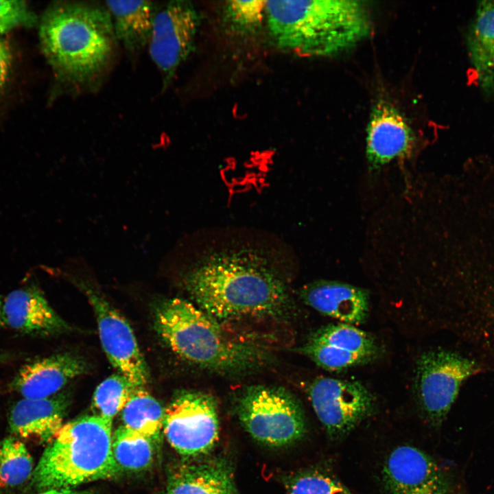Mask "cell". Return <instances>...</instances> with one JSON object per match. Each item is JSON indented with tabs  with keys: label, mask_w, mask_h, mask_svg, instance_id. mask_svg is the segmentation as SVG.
Here are the masks:
<instances>
[{
	"label": "cell",
	"mask_w": 494,
	"mask_h": 494,
	"mask_svg": "<svg viewBox=\"0 0 494 494\" xmlns=\"http://www.w3.org/2000/svg\"><path fill=\"white\" fill-rule=\"evenodd\" d=\"M281 257L250 245L209 250L185 272L183 285L198 308L218 322L285 318L291 299Z\"/></svg>",
	"instance_id": "6da1fadb"
},
{
	"label": "cell",
	"mask_w": 494,
	"mask_h": 494,
	"mask_svg": "<svg viewBox=\"0 0 494 494\" xmlns=\"http://www.w3.org/2000/svg\"><path fill=\"white\" fill-rule=\"evenodd\" d=\"M39 40L56 75L75 86L91 84L104 73L117 41L107 8L77 1L48 6L40 21Z\"/></svg>",
	"instance_id": "7a4b0ae2"
},
{
	"label": "cell",
	"mask_w": 494,
	"mask_h": 494,
	"mask_svg": "<svg viewBox=\"0 0 494 494\" xmlns=\"http://www.w3.org/2000/svg\"><path fill=\"white\" fill-rule=\"evenodd\" d=\"M266 18L277 47L308 56L351 49L371 28L366 6L353 0L266 1Z\"/></svg>",
	"instance_id": "3957f363"
},
{
	"label": "cell",
	"mask_w": 494,
	"mask_h": 494,
	"mask_svg": "<svg viewBox=\"0 0 494 494\" xmlns=\"http://www.w3.org/2000/svg\"><path fill=\"white\" fill-rule=\"evenodd\" d=\"M155 325L175 353L204 368L242 373L268 361L263 349L229 337L218 322L182 298L161 303L156 311Z\"/></svg>",
	"instance_id": "277c9868"
},
{
	"label": "cell",
	"mask_w": 494,
	"mask_h": 494,
	"mask_svg": "<svg viewBox=\"0 0 494 494\" xmlns=\"http://www.w3.org/2000/svg\"><path fill=\"white\" fill-rule=\"evenodd\" d=\"M112 425L97 414L64 424L35 467L34 486L41 491L73 489L115 477L121 471L112 452Z\"/></svg>",
	"instance_id": "5b68a950"
},
{
	"label": "cell",
	"mask_w": 494,
	"mask_h": 494,
	"mask_svg": "<svg viewBox=\"0 0 494 494\" xmlns=\"http://www.w3.org/2000/svg\"><path fill=\"white\" fill-rule=\"evenodd\" d=\"M236 413L242 426L257 441L284 447L307 432L303 410L290 392L281 388L252 386L237 399Z\"/></svg>",
	"instance_id": "8992f818"
},
{
	"label": "cell",
	"mask_w": 494,
	"mask_h": 494,
	"mask_svg": "<svg viewBox=\"0 0 494 494\" xmlns=\"http://www.w3.org/2000/svg\"><path fill=\"white\" fill-rule=\"evenodd\" d=\"M478 372L474 362L454 352L432 350L419 356L414 391L419 410L428 424L438 427L443 423L463 382Z\"/></svg>",
	"instance_id": "52a82bcc"
},
{
	"label": "cell",
	"mask_w": 494,
	"mask_h": 494,
	"mask_svg": "<svg viewBox=\"0 0 494 494\" xmlns=\"http://www.w3.org/2000/svg\"><path fill=\"white\" fill-rule=\"evenodd\" d=\"M219 430L217 404L207 393L183 392L165 409L163 432L182 456L208 454L218 440Z\"/></svg>",
	"instance_id": "ba28073f"
},
{
	"label": "cell",
	"mask_w": 494,
	"mask_h": 494,
	"mask_svg": "<svg viewBox=\"0 0 494 494\" xmlns=\"http://www.w3.org/2000/svg\"><path fill=\"white\" fill-rule=\"evenodd\" d=\"M308 393L316 416L335 440L349 434L375 408L373 395L358 381L318 377Z\"/></svg>",
	"instance_id": "9c48e42d"
},
{
	"label": "cell",
	"mask_w": 494,
	"mask_h": 494,
	"mask_svg": "<svg viewBox=\"0 0 494 494\" xmlns=\"http://www.w3.org/2000/svg\"><path fill=\"white\" fill-rule=\"evenodd\" d=\"M200 22L197 10L188 1H172L157 8L148 45L163 75L164 87L193 49Z\"/></svg>",
	"instance_id": "30bf717a"
},
{
	"label": "cell",
	"mask_w": 494,
	"mask_h": 494,
	"mask_svg": "<svg viewBox=\"0 0 494 494\" xmlns=\"http://www.w3.org/2000/svg\"><path fill=\"white\" fill-rule=\"evenodd\" d=\"M87 296L97 322L100 341L110 364L134 388L143 387L149 372L130 325L102 296L91 290Z\"/></svg>",
	"instance_id": "8fae6325"
},
{
	"label": "cell",
	"mask_w": 494,
	"mask_h": 494,
	"mask_svg": "<svg viewBox=\"0 0 494 494\" xmlns=\"http://www.w3.org/2000/svg\"><path fill=\"white\" fill-rule=\"evenodd\" d=\"M318 366L342 370L372 360L378 347L372 336L346 323L331 324L315 331L297 349Z\"/></svg>",
	"instance_id": "7c38bea8"
},
{
	"label": "cell",
	"mask_w": 494,
	"mask_h": 494,
	"mask_svg": "<svg viewBox=\"0 0 494 494\" xmlns=\"http://www.w3.org/2000/svg\"><path fill=\"white\" fill-rule=\"evenodd\" d=\"M382 475L390 494H445L453 488L433 458L409 445L397 447L390 453Z\"/></svg>",
	"instance_id": "4fadbf2b"
},
{
	"label": "cell",
	"mask_w": 494,
	"mask_h": 494,
	"mask_svg": "<svg viewBox=\"0 0 494 494\" xmlns=\"http://www.w3.org/2000/svg\"><path fill=\"white\" fill-rule=\"evenodd\" d=\"M414 137L405 118L390 102L381 99L373 106L366 136V156L371 171L409 154Z\"/></svg>",
	"instance_id": "5bb4252c"
},
{
	"label": "cell",
	"mask_w": 494,
	"mask_h": 494,
	"mask_svg": "<svg viewBox=\"0 0 494 494\" xmlns=\"http://www.w3.org/2000/svg\"><path fill=\"white\" fill-rule=\"evenodd\" d=\"M86 369L87 365L82 357L70 353H59L23 366L10 387L23 398H47L56 395Z\"/></svg>",
	"instance_id": "9a60e30c"
},
{
	"label": "cell",
	"mask_w": 494,
	"mask_h": 494,
	"mask_svg": "<svg viewBox=\"0 0 494 494\" xmlns=\"http://www.w3.org/2000/svg\"><path fill=\"white\" fill-rule=\"evenodd\" d=\"M164 494H239L231 462L213 457L183 462L169 471Z\"/></svg>",
	"instance_id": "2e32d148"
},
{
	"label": "cell",
	"mask_w": 494,
	"mask_h": 494,
	"mask_svg": "<svg viewBox=\"0 0 494 494\" xmlns=\"http://www.w3.org/2000/svg\"><path fill=\"white\" fill-rule=\"evenodd\" d=\"M299 295L309 307L346 324L362 323L368 316L369 294L360 287L320 280L303 286Z\"/></svg>",
	"instance_id": "e0dca14e"
},
{
	"label": "cell",
	"mask_w": 494,
	"mask_h": 494,
	"mask_svg": "<svg viewBox=\"0 0 494 494\" xmlns=\"http://www.w3.org/2000/svg\"><path fill=\"white\" fill-rule=\"evenodd\" d=\"M3 309L5 325L27 335L49 336L67 327L33 285L9 293L3 301Z\"/></svg>",
	"instance_id": "ac0fdd59"
},
{
	"label": "cell",
	"mask_w": 494,
	"mask_h": 494,
	"mask_svg": "<svg viewBox=\"0 0 494 494\" xmlns=\"http://www.w3.org/2000/svg\"><path fill=\"white\" fill-rule=\"evenodd\" d=\"M67 407L68 399L64 395L42 399L23 398L10 412V430L21 438L52 440L64 425Z\"/></svg>",
	"instance_id": "d6986e66"
},
{
	"label": "cell",
	"mask_w": 494,
	"mask_h": 494,
	"mask_svg": "<svg viewBox=\"0 0 494 494\" xmlns=\"http://www.w3.org/2000/svg\"><path fill=\"white\" fill-rule=\"evenodd\" d=\"M469 59L479 87L494 95V1L478 2L467 33Z\"/></svg>",
	"instance_id": "ffe728a7"
},
{
	"label": "cell",
	"mask_w": 494,
	"mask_h": 494,
	"mask_svg": "<svg viewBox=\"0 0 494 494\" xmlns=\"http://www.w3.org/2000/svg\"><path fill=\"white\" fill-rule=\"evenodd\" d=\"M115 34L124 47L135 51L148 45L156 5L148 1H108Z\"/></svg>",
	"instance_id": "44dd1931"
},
{
	"label": "cell",
	"mask_w": 494,
	"mask_h": 494,
	"mask_svg": "<svg viewBox=\"0 0 494 494\" xmlns=\"http://www.w3.org/2000/svg\"><path fill=\"white\" fill-rule=\"evenodd\" d=\"M165 410L143 387L136 388L121 410L124 427L160 442Z\"/></svg>",
	"instance_id": "7402d4cb"
},
{
	"label": "cell",
	"mask_w": 494,
	"mask_h": 494,
	"mask_svg": "<svg viewBox=\"0 0 494 494\" xmlns=\"http://www.w3.org/2000/svg\"><path fill=\"white\" fill-rule=\"evenodd\" d=\"M155 443L148 437L119 426L113 434L112 452L121 471L139 472L154 460Z\"/></svg>",
	"instance_id": "603a6c76"
},
{
	"label": "cell",
	"mask_w": 494,
	"mask_h": 494,
	"mask_svg": "<svg viewBox=\"0 0 494 494\" xmlns=\"http://www.w3.org/2000/svg\"><path fill=\"white\" fill-rule=\"evenodd\" d=\"M266 16V1H227L222 8V21L233 35L249 37L261 30Z\"/></svg>",
	"instance_id": "cb8c5ba5"
},
{
	"label": "cell",
	"mask_w": 494,
	"mask_h": 494,
	"mask_svg": "<svg viewBox=\"0 0 494 494\" xmlns=\"http://www.w3.org/2000/svg\"><path fill=\"white\" fill-rule=\"evenodd\" d=\"M35 467L25 444L14 436L3 439L0 445V482L16 486L32 477Z\"/></svg>",
	"instance_id": "d4e9b609"
},
{
	"label": "cell",
	"mask_w": 494,
	"mask_h": 494,
	"mask_svg": "<svg viewBox=\"0 0 494 494\" xmlns=\"http://www.w3.org/2000/svg\"><path fill=\"white\" fill-rule=\"evenodd\" d=\"M135 389L120 373L104 379L97 387L93 395V407L97 415L113 422L114 417L121 412Z\"/></svg>",
	"instance_id": "484cf974"
},
{
	"label": "cell",
	"mask_w": 494,
	"mask_h": 494,
	"mask_svg": "<svg viewBox=\"0 0 494 494\" xmlns=\"http://www.w3.org/2000/svg\"><path fill=\"white\" fill-rule=\"evenodd\" d=\"M288 494H351L341 483L318 472L303 474L291 483Z\"/></svg>",
	"instance_id": "4316f807"
},
{
	"label": "cell",
	"mask_w": 494,
	"mask_h": 494,
	"mask_svg": "<svg viewBox=\"0 0 494 494\" xmlns=\"http://www.w3.org/2000/svg\"><path fill=\"white\" fill-rule=\"evenodd\" d=\"M36 22V16L23 1H0V34L16 27H31Z\"/></svg>",
	"instance_id": "83f0119b"
},
{
	"label": "cell",
	"mask_w": 494,
	"mask_h": 494,
	"mask_svg": "<svg viewBox=\"0 0 494 494\" xmlns=\"http://www.w3.org/2000/svg\"><path fill=\"white\" fill-rule=\"evenodd\" d=\"M38 494H93L89 491H78L73 489H51L42 491Z\"/></svg>",
	"instance_id": "f1b7e54d"
},
{
	"label": "cell",
	"mask_w": 494,
	"mask_h": 494,
	"mask_svg": "<svg viewBox=\"0 0 494 494\" xmlns=\"http://www.w3.org/2000/svg\"><path fill=\"white\" fill-rule=\"evenodd\" d=\"M3 307V301H2V298L0 296V328L4 327L5 325Z\"/></svg>",
	"instance_id": "f546056e"
},
{
	"label": "cell",
	"mask_w": 494,
	"mask_h": 494,
	"mask_svg": "<svg viewBox=\"0 0 494 494\" xmlns=\"http://www.w3.org/2000/svg\"><path fill=\"white\" fill-rule=\"evenodd\" d=\"M10 354L0 352V363L5 362L10 358Z\"/></svg>",
	"instance_id": "4dcf8cb0"
},
{
	"label": "cell",
	"mask_w": 494,
	"mask_h": 494,
	"mask_svg": "<svg viewBox=\"0 0 494 494\" xmlns=\"http://www.w3.org/2000/svg\"><path fill=\"white\" fill-rule=\"evenodd\" d=\"M445 494H460V493L457 492L455 489L452 488L448 492H447Z\"/></svg>",
	"instance_id": "1f68e13d"
},
{
	"label": "cell",
	"mask_w": 494,
	"mask_h": 494,
	"mask_svg": "<svg viewBox=\"0 0 494 494\" xmlns=\"http://www.w3.org/2000/svg\"><path fill=\"white\" fill-rule=\"evenodd\" d=\"M0 494H1V490H0Z\"/></svg>",
	"instance_id": "d6a6232c"
}]
</instances>
